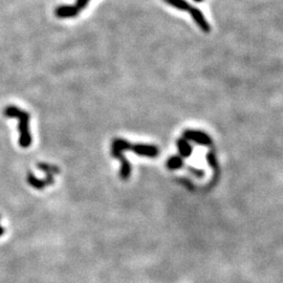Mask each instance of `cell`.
Returning <instances> with one entry per match:
<instances>
[{
    "instance_id": "6da1fadb",
    "label": "cell",
    "mask_w": 283,
    "mask_h": 283,
    "mask_svg": "<svg viewBox=\"0 0 283 283\" xmlns=\"http://www.w3.org/2000/svg\"><path fill=\"white\" fill-rule=\"evenodd\" d=\"M4 116L17 118L19 130V145L22 148L30 147L32 144V134L30 132V113L14 105L6 106L3 111Z\"/></svg>"
},
{
    "instance_id": "7a4b0ae2",
    "label": "cell",
    "mask_w": 283,
    "mask_h": 283,
    "mask_svg": "<svg viewBox=\"0 0 283 283\" xmlns=\"http://www.w3.org/2000/svg\"><path fill=\"white\" fill-rule=\"evenodd\" d=\"M112 148H114L118 151H132L135 154L141 155V157H148V158H157L160 150L154 145L148 144H131L130 142L124 139H114Z\"/></svg>"
},
{
    "instance_id": "3957f363",
    "label": "cell",
    "mask_w": 283,
    "mask_h": 283,
    "mask_svg": "<svg viewBox=\"0 0 283 283\" xmlns=\"http://www.w3.org/2000/svg\"><path fill=\"white\" fill-rule=\"evenodd\" d=\"M164 2L177 8V10L189 12L191 16H192L195 23L198 25V27L202 31L208 33L210 32V30H211V27H210V24L206 20V18L203 15V13L200 12L198 8L192 6L189 2H187L186 0H164Z\"/></svg>"
},
{
    "instance_id": "277c9868",
    "label": "cell",
    "mask_w": 283,
    "mask_h": 283,
    "mask_svg": "<svg viewBox=\"0 0 283 283\" xmlns=\"http://www.w3.org/2000/svg\"><path fill=\"white\" fill-rule=\"evenodd\" d=\"M89 0H77L74 5H61L56 8V16L58 18H72L76 17L83 8L86 7Z\"/></svg>"
},
{
    "instance_id": "5b68a950",
    "label": "cell",
    "mask_w": 283,
    "mask_h": 283,
    "mask_svg": "<svg viewBox=\"0 0 283 283\" xmlns=\"http://www.w3.org/2000/svg\"><path fill=\"white\" fill-rule=\"evenodd\" d=\"M182 136H184V139L187 141H192L198 145H204V146H209L212 144V140L210 136L203 132V131H199V130H185L184 133H182Z\"/></svg>"
},
{
    "instance_id": "8992f818",
    "label": "cell",
    "mask_w": 283,
    "mask_h": 283,
    "mask_svg": "<svg viewBox=\"0 0 283 283\" xmlns=\"http://www.w3.org/2000/svg\"><path fill=\"white\" fill-rule=\"evenodd\" d=\"M112 154L113 157L115 158L116 160H118L121 162V170H120V176L122 179L126 180L130 177V173H131V166L130 163L128 162V160H126L124 154L122 151H118L114 148H112Z\"/></svg>"
},
{
    "instance_id": "52a82bcc",
    "label": "cell",
    "mask_w": 283,
    "mask_h": 283,
    "mask_svg": "<svg viewBox=\"0 0 283 283\" xmlns=\"http://www.w3.org/2000/svg\"><path fill=\"white\" fill-rule=\"evenodd\" d=\"M45 173H47V178H44V179H39L36 177L33 173H29V175H27V182H29L33 188L38 189V190H41L47 186L53 185L55 174L53 172H45Z\"/></svg>"
},
{
    "instance_id": "ba28073f",
    "label": "cell",
    "mask_w": 283,
    "mask_h": 283,
    "mask_svg": "<svg viewBox=\"0 0 283 283\" xmlns=\"http://www.w3.org/2000/svg\"><path fill=\"white\" fill-rule=\"evenodd\" d=\"M176 145L181 158H189L191 153H192V146H191L189 142L184 138L178 139L176 141Z\"/></svg>"
},
{
    "instance_id": "9c48e42d",
    "label": "cell",
    "mask_w": 283,
    "mask_h": 283,
    "mask_svg": "<svg viewBox=\"0 0 283 283\" xmlns=\"http://www.w3.org/2000/svg\"><path fill=\"white\" fill-rule=\"evenodd\" d=\"M184 166V161L180 155H173L167 161V167L170 170H176Z\"/></svg>"
},
{
    "instance_id": "30bf717a",
    "label": "cell",
    "mask_w": 283,
    "mask_h": 283,
    "mask_svg": "<svg viewBox=\"0 0 283 283\" xmlns=\"http://www.w3.org/2000/svg\"><path fill=\"white\" fill-rule=\"evenodd\" d=\"M38 168L44 172H53L54 174H58V173L60 172L59 168L56 167V166H52V165H49V164H45V163H40L38 164Z\"/></svg>"
},
{
    "instance_id": "8fae6325",
    "label": "cell",
    "mask_w": 283,
    "mask_h": 283,
    "mask_svg": "<svg viewBox=\"0 0 283 283\" xmlns=\"http://www.w3.org/2000/svg\"><path fill=\"white\" fill-rule=\"evenodd\" d=\"M3 232H4V229L2 226H0V236H1L2 234H3Z\"/></svg>"
},
{
    "instance_id": "7c38bea8",
    "label": "cell",
    "mask_w": 283,
    "mask_h": 283,
    "mask_svg": "<svg viewBox=\"0 0 283 283\" xmlns=\"http://www.w3.org/2000/svg\"><path fill=\"white\" fill-rule=\"evenodd\" d=\"M194 1H195V2H203L204 0H194Z\"/></svg>"
}]
</instances>
